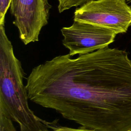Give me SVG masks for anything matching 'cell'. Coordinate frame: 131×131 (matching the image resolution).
<instances>
[{"mask_svg": "<svg viewBox=\"0 0 131 131\" xmlns=\"http://www.w3.org/2000/svg\"><path fill=\"white\" fill-rule=\"evenodd\" d=\"M58 2V10L59 13L69 10L72 7L81 6L91 0H57Z\"/></svg>", "mask_w": 131, "mask_h": 131, "instance_id": "cell-6", "label": "cell"}, {"mask_svg": "<svg viewBox=\"0 0 131 131\" xmlns=\"http://www.w3.org/2000/svg\"><path fill=\"white\" fill-rule=\"evenodd\" d=\"M49 128H51V129H49L48 128L44 130L43 131H97L95 129L86 128L83 126H80L77 128H75L67 126H53V124H52L51 126L50 124L49 125Z\"/></svg>", "mask_w": 131, "mask_h": 131, "instance_id": "cell-8", "label": "cell"}, {"mask_svg": "<svg viewBox=\"0 0 131 131\" xmlns=\"http://www.w3.org/2000/svg\"><path fill=\"white\" fill-rule=\"evenodd\" d=\"M0 131H17L12 119L2 113H0Z\"/></svg>", "mask_w": 131, "mask_h": 131, "instance_id": "cell-7", "label": "cell"}, {"mask_svg": "<svg viewBox=\"0 0 131 131\" xmlns=\"http://www.w3.org/2000/svg\"><path fill=\"white\" fill-rule=\"evenodd\" d=\"M74 20L124 33L131 26V7L125 0H91L75 9Z\"/></svg>", "mask_w": 131, "mask_h": 131, "instance_id": "cell-3", "label": "cell"}, {"mask_svg": "<svg viewBox=\"0 0 131 131\" xmlns=\"http://www.w3.org/2000/svg\"><path fill=\"white\" fill-rule=\"evenodd\" d=\"M10 7L21 41L25 45L38 41L42 28L48 23L51 8L48 0H11Z\"/></svg>", "mask_w": 131, "mask_h": 131, "instance_id": "cell-5", "label": "cell"}, {"mask_svg": "<svg viewBox=\"0 0 131 131\" xmlns=\"http://www.w3.org/2000/svg\"><path fill=\"white\" fill-rule=\"evenodd\" d=\"M129 1L130 3H131V0H129Z\"/></svg>", "mask_w": 131, "mask_h": 131, "instance_id": "cell-10", "label": "cell"}, {"mask_svg": "<svg viewBox=\"0 0 131 131\" xmlns=\"http://www.w3.org/2000/svg\"><path fill=\"white\" fill-rule=\"evenodd\" d=\"M62 45L71 56L83 55L107 47L113 42L116 34L106 28L74 20L72 25L60 30Z\"/></svg>", "mask_w": 131, "mask_h": 131, "instance_id": "cell-4", "label": "cell"}, {"mask_svg": "<svg viewBox=\"0 0 131 131\" xmlns=\"http://www.w3.org/2000/svg\"><path fill=\"white\" fill-rule=\"evenodd\" d=\"M29 100L97 131H131V60L108 47L72 58L56 56L33 68Z\"/></svg>", "mask_w": 131, "mask_h": 131, "instance_id": "cell-1", "label": "cell"}, {"mask_svg": "<svg viewBox=\"0 0 131 131\" xmlns=\"http://www.w3.org/2000/svg\"><path fill=\"white\" fill-rule=\"evenodd\" d=\"M24 72L20 61L15 56L12 45L0 24V113L17 122L20 131H43L50 123L35 115L30 109Z\"/></svg>", "mask_w": 131, "mask_h": 131, "instance_id": "cell-2", "label": "cell"}, {"mask_svg": "<svg viewBox=\"0 0 131 131\" xmlns=\"http://www.w3.org/2000/svg\"><path fill=\"white\" fill-rule=\"evenodd\" d=\"M11 0H0V24H5V15L10 7Z\"/></svg>", "mask_w": 131, "mask_h": 131, "instance_id": "cell-9", "label": "cell"}]
</instances>
